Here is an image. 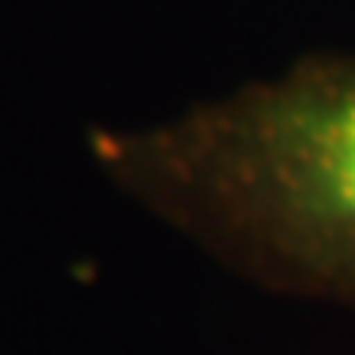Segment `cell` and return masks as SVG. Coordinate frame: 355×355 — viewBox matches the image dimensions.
I'll return each mask as SVG.
<instances>
[{
  "instance_id": "6da1fadb",
  "label": "cell",
  "mask_w": 355,
  "mask_h": 355,
  "mask_svg": "<svg viewBox=\"0 0 355 355\" xmlns=\"http://www.w3.org/2000/svg\"><path fill=\"white\" fill-rule=\"evenodd\" d=\"M89 152L241 279L355 309V53H309L162 125L99 128Z\"/></svg>"
}]
</instances>
